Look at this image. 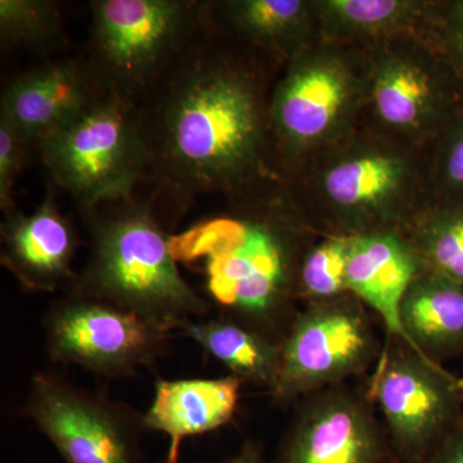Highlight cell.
<instances>
[{"label":"cell","mask_w":463,"mask_h":463,"mask_svg":"<svg viewBox=\"0 0 463 463\" xmlns=\"http://www.w3.org/2000/svg\"><path fill=\"white\" fill-rule=\"evenodd\" d=\"M352 237L317 236L298 265V303H318L347 294L346 265Z\"/></svg>","instance_id":"24"},{"label":"cell","mask_w":463,"mask_h":463,"mask_svg":"<svg viewBox=\"0 0 463 463\" xmlns=\"http://www.w3.org/2000/svg\"><path fill=\"white\" fill-rule=\"evenodd\" d=\"M32 148L17 128L0 116V210L5 216L18 210L14 188Z\"/></svg>","instance_id":"26"},{"label":"cell","mask_w":463,"mask_h":463,"mask_svg":"<svg viewBox=\"0 0 463 463\" xmlns=\"http://www.w3.org/2000/svg\"><path fill=\"white\" fill-rule=\"evenodd\" d=\"M227 212L173 234L179 263L196 265L219 315L281 344L297 318L298 265L316 233L282 181L233 201Z\"/></svg>","instance_id":"2"},{"label":"cell","mask_w":463,"mask_h":463,"mask_svg":"<svg viewBox=\"0 0 463 463\" xmlns=\"http://www.w3.org/2000/svg\"><path fill=\"white\" fill-rule=\"evenodd\" d=\"M405 234L423 269L463 285V206L432 203Z\"/></svg>","instance_id":"22"},{"label":"cell","mask_w":463,"mask_h":463,"mask_svg":"<svg viewBox=\"0 0 463 463\" xmlns=\"http://www.w3.org/2000/svg\"><path fill=\"white\" fill-rule=\"evenodd\" d=\"M432 38L463 81V0H434Z\"/></svg>","instance_id":"27"},{"label":"cell","mask_w":463,"mask_h":463,"mask_svg":"<svg viewBox=\"0 0 463 463\" xmlns=\"http://www.w3.org/2000/svg\"><path fill=\"white\" fill-rule=\"evenodd\" d=\"M273 463H394L383 421L365 392L344 385L307 395Z\"/></svg>","instance_id":"13"},{"label":"cell","mask_w":463,"mask_h":463,"mask_svg":"<svg viewBox=\"0 0 463 463\" xmlns=\"http://www.w3.org/2000/svg\"><path fill=\"white\" fill-rule=\"evenodd\" d=\"M178 334L194 340L242 383L269 390L279 374L281 345L225 317L191 319Z\"/></svg>","instance_id":"21"},{"label":"cell","mask_w":463,"mask_h":463,"mask_svg":"<svg viewBox=\"0 0 463 463\" xmlns=\"http://www.w3.org/2000/svg\"><path fill=\"white\" fill-rule=\"evenodd\" d=\"M242 381L219 379L157 380L154 401L143 414V426L169 438L164 463H179L185 439L218 430L233 420Z\"/></svg>","instance_id":"18"},{"label":"cell","mask_w":463,"mask_h":463,"mask_svg":"<svg viewBox=\"0 0 463 463\" xmlns=\"http://www.w3.org/2000/svg\"><path fill=\"white\" fill-rule=\"evenodd\" d=\"M206 9L221 32L281 70L321 42L317 0H206Z\"/></svg>","instance_id":"16"},{"label":"cell","mask_w":463,"mask_h":463,"mask_svg":"<svg viewBox=\"0 0 463 463\" xmlns=\"http://www.w3.org/2000/svg\"><path fill=\"white\" fill-rule=\"evenodd\" d=\"M206 0H93L87 56L106 90L138 105L194 38Z\"/></svg>","instance_id":"7"},{"label":"cell","mask_w":463,"mask_h":463,"mask_svg":"<svg viewBox=\"0 0 463 463\" xmlns=\"http://www.w3.org/2000/svg\"><path fill=\"white\" fill-rule=\"evenodd\" d=\"M381 352L370 313L352 292L306 304L281 344L279 374L268 394L277 407L297 404L362 376Z\"/></svg>","instance_id":"9"},{"label":"cell","mask_w":463,"mask_h":463,"mask_svg":"<svg viewBox=\"0 0 463 463\" xmlns=\"http://www.w3.org/2000/svg\"><path fill=\"white\" fill-rule=\"evenodd\" d=\"M222 463H269L265 457L263 447L254 440H246L236 455Z\"/></svg>","instance_id":"29"},{"label":"cell","mask_w":463,"mask_h":463,"mask_svg":"<svg viewBox=\"0 0 463 463\" xmlns=\"http://www.w3.org/2000/svg\"><path fill=\"white\" fill-rule=\"evenodd\" d=\"M365 394L397 463H419L463 417V379L403 341L383 347Z\"/></svg>","instance_id":"10"},{"label":"cell","mask_w":463,"mask_h":463,"mask_svg":"<svg viewBox=\"0 0 463 463\" xmlns=\"http://www.w3.org/2000/svg\"><path fill=\"white\" fill-rule=\"evenodd\" d=\"M35 148L52 184L71 197L81 216L132 199L147 182L148 149L138 109L109 90Z\"/></svg>","instance_id":"6"},{"label":"cell","mask_w":463,"mask_h":463,"mask_svg":"<svg viewBox=\"0 0 463 463\" xmlns=\"http://www.w3.org/2000/svg\"><path fill=\"white\" fill-rule=\"evenodd\" d=\"M282 70L205 20L137 105L151 201L167 230L206 194L240 199L276 181L269 103Z\"/></svg>","instance_id":"1"},{"label":"cell","mask_w":463,"mask_h":463,"mask_svg":"<svg viewBox=\"0 0 463 463\" xmlns=\"http://www.w3.org/2000/svg\"><path fill=\"white\" fill-rule=\"evenodd\" d=\"M321 41L367 48L432 35L434 0H317Z\"/></svg>","instance_id":"19"},{"label":"cell","mask_w":463,"mask_h":463,"mask_svg":"<svg viewBox=\"0 0 463 463\" xmlns=\"http://www.w3.org/2000/svg\"><path fill=\"white\" fill-rule=\"evenodd\" d=\"M81 219L90 254L69 292L132 310L174 334L184 322L206 318L212 304L182 276L173 233L147 197L108 203Z\"/></svg>","instance_id":"4"},{"label":"cell","mask_w":463,"mask_h":463,"mask_svg":"<svg viewBox=\"0 0 463 463\" xmlns=\"http://www.w3.org/2000/svg\"><path fill=\"white\" fill-rule=\"evenodd\" d=\"M423 265L404 232L388 231L352 237L346 265L347 289L379 317L385 341L410 346L401 319V306Z\"/></svg>","instance_id":"17"},{"label":"cell","mask_w":463,"mask_h":463,"mask_svg":"<svg viewBox=\"0 0 463 463\" xmlns=\"http://www.w3.org/2000/svg\"><path fill=\"white\" fill-rule=\"evenodd\" d=\"M282 182L322 236L405 233L432 205L428 148L365 124Z\"/></svg>","instance_id":"3"},{"label":"cell","mask_w":463,"mask_h":463,"mask_svg":"<svg viewBox=\"0 0 463 463\" xmlns=\"http://www.w3.org/2000/svg\"><path fill=\"white\" fill-rule=\"evenodd\" d=\"M43 330L54 364H76L105 379H127L154 364L174 334L132 310L74 292L51 304Z\"/></svg>","instance_id":"11"},{"label":"cell","mask_w":463,"mask_h":463,"mask_svg":"<svg viewBox=\"0 0 463 463\" xmlns=\"http://www.w3.org/2000/svg\"><path fill=\"white\" fill-rule=\"evenodd\" d=\"M364 48L318 42L283 67L269 123L282 181L364 124Z\"/></svg>","instance_id":"5"},{"label":"cell","mask_w":463,"mask_h":463,"mask_svg":"<svg viewBox=\"0 0 463 463\" xmlns=\"http://www.w3.org/2000/svg\"><path fill=\"white\" fill-rule=\"evenodd\" d=\"M419 463H463V417Z\"/></svg>","instance_id":"28"},{"label":"cell","mask_w":463,"mask_h":463,"mask_svg":"<svg viewBox=\"0 0 463 463\" xmlns=\"http://www.w3.org/2000/svg\"><path fill=\"white\" fill-rule=\"evenodd\" d=\"M106 91L85 54L48 61L5 85L0 116L35 148Z\"/></svg>","instance_id":"15"},{"label":"cell","mask_w":463,"mask_h":463,"mask_svg":"<svg viewBox=\"0 0 463 463\" xmlns=\"http://www.w3.org/2000/svg\"><path fill=\"white\" fill-rule=\"evenodd\" d=\"M54 190L48 183L42 203L32 213L18 209L3 219L0 261L26 291L65 294L78 279L72 264L79 236L58 205Z\"/></svg>","instance_id":"14"},{"label":"cell","mask_w":463,"mask_h":463,"mask_svg":"<svg viewBox=\"0 0 463 463\" xmlns=\"http://www.w3.org/2000/svg\"><path fill=\"white\" fill-rule=\"evenodd\" d=\"M65 41L61 5L53 0H0L3 51H48Z\"/></svg>","instance_id":"23"},{"label":"cell","mask_w":463,"mask_h":463,"mask_svg":"<svg viewBox=\"0 0 463 463\" xmlns=\"http://www.w3.org/2000/svg\"><path fill=\"white\" fill-rule=\"evenodd\" d=\"M364 124L429 148L463 105V81L432 35L364 48Z\"/></svg>","instance_id":"8"},{"label":"cell","mask_w":463,"mask_h":463,"mask_svg":"<svg viewBox=\"0 0 463 463\" xmlns=\"http://www.w3.org/2000/svg\"><path fill=\"white\" fill-rule=\"evenodd\" d=\"M401 319L419 354L443 365L463 358V285L422 270L405 292Z\"/></svg>","instance_id":"20"},{"label":"cell","mask_w":463,"mask_h":463,"mask_svg":"<svg viewBox=\"0 0 463 463\" xmlns=\"http://www.w3.org/2000/svg\"><path fill=\"white\" fill-rule=\"evenodd\" d=\"M432 203L463 206V105L429 146Z\"/></svg>","instance_id":"25"},{"label":"cell","mask_w":463,"mask_h":463,"mask_svg":"<svg viewBox=\"0 0 463 463\" xmlns=\"http://www.w3.org/2000/svg\"><path fill=\"white\" fill-rule=\"evenodd\" d=\"M394 463H397V462H394Z\"/></svg>","instance_id":"30"},{"label":"cell","mask_w":463,"mask_h":463,"mask_svg":"<svg viewBox=\"0 0 463 463\" xmlns=\"http://www.w3.org/2000/svg\"><path fill=\"white\" fill-rule=\"evenodd\" d=\"M24 411L65 463L143 461V414L57 374H33Z\"/></svg>","instance_id":"12"}]
</instances>
